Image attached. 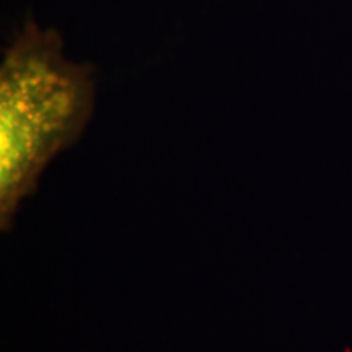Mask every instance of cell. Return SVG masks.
Here are the masks:
<instances>
[{
    "instance_id": "1",
    "label": "cell",
    "mask_w": 352,
    "mask_h": 352,
    "mask_svg": "<svg viewBox=\"0 0 352 352\" xmlns=\"http://www.w3.org/2000/svg\"><path fill=\"white\" fill-rule=\"evenodd\" d=\"M95 70L65 54L64 39L28 20L0 64V227L10 230L51 160L80 139L95 111Z\"/></svg>"
}]
</instances>
